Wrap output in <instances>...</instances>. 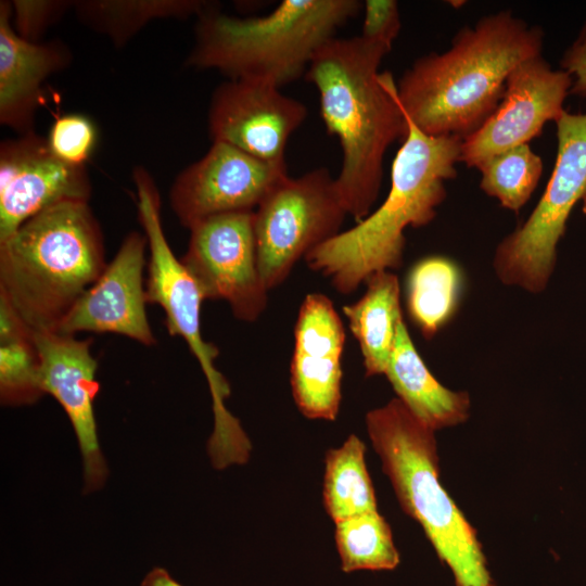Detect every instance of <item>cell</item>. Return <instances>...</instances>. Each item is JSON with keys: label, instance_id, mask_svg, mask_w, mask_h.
<instances>
[{"label": "cell", "instance_id": "cell-24", "mask_svg": "<svg viewBox=\"0 0 586 586\" xmlns=\"http://www.w3.org/2000/svg\"><path fill=\"white\" fill-rule=\"evenodd\" d=\"M365 453L364 442L351 434L340 447L326 454L323 505L334 523L378 510Z\"/></svg>", "mask_w": 586, "mask_h": 586}, {"label": "cell", "instance_id": "cell-11", "mask_svg": "<svg viewBox=\"0 0 586 586\" xmlns=\"http://www.w3.org/2000/svg\"><path fill=\"white\" fill-rule=\"evenodd\" d=\"M286 176L285 164L265 162L214 141L203 157L176 177L169 203L179 222L190 229L215 215L254 212Z\"/></svg>", "mask_w": 586, "mask_h": 586}, {"label": "cell", "instance_id": "cell-25", "mask_svg": "<svg viewBox=\"0 0 586 586\" xmlns=\"http://www.w3.org/2000/svg\"><path fill=\"white\" fill-rule=\"evenodd\" d=\"M334 539L345 573L393 570L399 563L391 527L378 510L335 522Z\"/></svg>", "mask_w": 586, "mask_h": 586}, {"label": "cell", "instance_id": "cell-17", "mask_svg": "<svg viewBox=\"0 0 586 586\" xmlns=\"http://www.w3.org/2000/svg\"><path fill=\"white\" fill-rule=\"evenodd\" d=\"M345 337L331 300L321 293L307 294L295 323L290 369L293 398L306 418L336 419Z\"/></svg>", "mask_w": 586, "mask_h": 586}, {"label": "cell", "instance_id": "cell-34", "mask_svg": "<svg viewBox=\"0 0 586 586\" xmlns=\"http://www.w3.org/2000/svg\"><path fill=\"white\" fill-rule=\"evenodd\" d=\"M491 586H493V585H491Z\"/></svg>", "mask_w": 586, "mask_h": 586}, {"label": "cell", "instance_id": "cell-6", "mask_svg": "<svg viewBox=\"0 0 586 586\" xmlns=\"http://www.w3.org/2000/svg\"><path fill=\"white\" fill-rule=\"evenodd\" d=\"M366 425L403 510L420 523L456 586H491L476 532L440 483L435 431L398 398L369 411Z\"/></svg>", "mask_w": 586, "mask_h": 586}, {"label": "cell", "instance_id": "cell-18", "mask_svg": "<svg viewBox=\"0 0 586 586\" xmlns=\"http://www.w3.org/2000/svg\"><path fill=\"white\" fill-rule=\"evenodd\" d=\"M59 40L35 42L22 38L12 23L11 2H0V123L20 135L34 131L42 85L71 62Z\"/></svg>", "mask_w": 586, "mask_h": 586}, {"label": "cell", "instance_id": "cell-33", "mask_svg": "<svg viewBox=\"0 0 586 586\" xmlns=\"http://www.w3.org/2000/svg\"><path fill=\"white\" fill-rule=\"evenodd\" d=\"M582 201H583V213L586 215V190H585Z\"/></svg>", "mask_w": 586, "mask_h": 586}, {"label": "cell", "instance_id": "cell-14", "mask_svg": "<svg viewBox=\"0 0 586 586\" xmlns=\"http://www.w3.org/2000/svg\"><path fill=\"white\" fill-rule=\"evenodd\" d=\"M307 107L267 84L228 79L213 92L208 109L212 142L219 141L273 164H285L291 135Z\"/></svg>", "mask_w": 586, "mask_h": 586}, {"label": "cell", "instance_id": "cell-5", "mask_svg": "<svg viewBox=\"0 0 586 586\" xmlns=\"http://www.w3.org/2000/svg\"><path fill=\"white\" fill-rule=\"evenodd\" d=\"M360 7L357 0H283L266 15L234 17L212 4L198 16L187 65L281 88L306 74L319 48Z\"/></svg>", "mask_w": 586, "mask_h": 586}, {"label": "cell", "instance_id": "cell-13", "mask_svg": "<svg viewBox=\"0 0 586 586\" xmlns=\"http://www.w3.org/2000/svg\"><path fill=\"white\" fill-rule=\"evenodd\" d=\"M86 166L59 160L35 131L0 144V241L38 213L62 202L91 198Z\"/></svg>", "mask_w": 586, "mask_h": 586}, {"label": "cell", "instance_id": "cell-16", "mask_svg": "<svg viewBox=\"0 0 586 586\" xmlns=\"http://www.w3.org/2000/svg\"><path fill=\"white\" fill-rule=\"evenodd\" d=\"M148 239L127 234L98 280L82 294L56 332L115 333L145 346L156 343L148 320L143 271Z\"/></svg>", "mask_w": 586, "mask_h": 586}, {"label": "cell", "instance_id": "cell-28", "mask_svg": "<svg viewBox=\"0 0 586 586\" xmlns=\"http://www.w3.org/2000/svg\"><path fill=\"white\" fill-rule=\"evenodd\" d=\"M75 1L14 0L11 2L12 23L16 33L29 41L40 36L56 22Z\"/></svg>", "mask_w": 586, "mask_h": 586}, {"label": "cell", "instance_id": "cell-8", "mask_svg": "<svg viewBox=\"0 0 586 586\" xmlns=\"http://www.w3.org/2000/svg\"><path fill=\"white\" fill-rule=\"evenodd\" d=\"M557 161L530 217L497 245L493 267L506 285L543 292L552 276L568 218L586 190V114L562 113Z\"/></svg>", "mask_w": 586, "mask_h": 586}, {"label": "cell", "instance_id": "cell-23", "mask_svg": "<svg viewBox=\"0 0 586 586\" xmlns=\"http://www.w3.org/2000/svg\"><path fill=\"white\" fill-rule=\"evenodd\" d=\"M211 5L199 0H84L73 8L84 25L119 48L154 20L200 16Z\"/></svg>", "mask_w": 586, "mask_h": 586}, {"label": "cell", "instance_id": "cell-31", "mask_svg": "<svg viewBox=\"0 0 586 586\" xmlns=\"http://www.w3.org/2000/svg\"><path fill=\"white\" fill-rule=\"evenodd\" d=\"M140 586H183L162 566H154L142 578Z\"/></svg>", "mask_w": 586, "mask_h": 586}, {"label": "cell", "instance_id": "cell-26", "mask_svg": "<svg viewBox=\"0 0 586 586\" xmlns=\"http://www.w3.org/2000/svg\"><path fill=\"white\" fill-rule=\"evenodd\" d=\"M477 168L482 174L480 188L505 208L518 213L539 181L543 161L525 143L489 158Z\"/></svg>", "mask_w": 586, "mask_h": 586}, {"label": "cell", "instance_id": "cell-27", "mask_svg": "<svg viewBox=\"0 0 586 586\" xmlns=\"http://www.w3.org/2000/svg\"><path fill=\"white\" fill-rule=\"evenodd\" d=\"M47 141L51 152L62 162L85 166L97 142V129L89 117L66 114L54 120Z\"/></svg>", "mask_w": 586, "mask_h": 586}, {"label": "cell", "instance_id": "cell-4", "mask_svg": "<svg viewBox=\"0 0 586 586\" xmlns=\"http://www.w3.org/2000/svg\"><path fill=\"white\" fill-rule=\"evenodd\" d=\"M106 265L89 202H62L0 241V295L35 332L56 331Z\"/></svg>", "mask_w": 586, "mask_h": 586}, {"label": "cell", "instance_id": "cell-21", "mask_svg": "<svg viewBox=\"0 0 586 586\" xmlns=\"http://www.w3.org/2000/svg\"><path fill=\"white\" fill-rule=\"evenodd\" d=\"M44 395L35 331L0 295V399L3 406L31 405Z\"/></svg>", "mask_w": 586, "mask_h": 586}, {"label": "cell", "instance_id": "cell-15", "mask_svg": "<svg viewBox=\"0 0 586 586\" xmlns=\"http://www.w3.org/2000/svg\"><path fill=\"white\" fill-rule=\"evenodd\" d=\"M40 359V381L67 415L81 454L84 493L100 489L109 475L102 454L93 402L100 391L98 361L91 353V339L56 331L35 332Z\"/></svg>", "mask_w": 586, "mask_h": 586}, {"label": "cell", "instance_id": "cell-12", "mask_svg": "<svg viewBox=\"0 0 586 586\" xmlns=\"http://www.w3.org/2000/svg\"><path fill=\"white\" fill-rule=\"evenodd\" d=\"M571 87L572 77L563 69L553 71L542 54L518 64L507 78L495 112L462 140L460 162L477 168L498 154L528 143L547 122L560 118Z\"/></svg>", "mask_w": 586, "mask_h": 586}, {"label": "cell", "instance_id": "cell-1", "mask_svg": "<svg viewBox=\"0 0 586 586\" xmlns=\"http://www.w3.org/2000/svg\"><path fill=\"white\" fill-rule=\"evenodd\" d=\"M390 51L360 36L333 37L315 53L305 74L318 90L326 128L339 138L336 188L356 222L378 199L386 150L407 131L396 82L391 73L379 72Z\"/></svg>", "mask_w": 586, "mask_h": 586}, {"label": "cell", "instance_id": "cell-3", "mask_svg": "<svg viewBox=\"0 0 586 586\" xmlns=\"http://www.w3.org/2000/svg\"><path fill=\"white\" fill-rule=\"evenodd\" d=\"M406 122L407 131L392 164L385 200L353 228L305 256L307 266L327 277L341 294L355 292L375 272L402 266L405 229L434 219L446 198V181L457 175L462 139L429 136L407 116Z\"/></svg>", "mask_w": 586, "mask_h": 586}, {"label": "cell", "instance_id": "cell-19", "mask_svg": "<svg viewBox=\"0 0 586 586\" xmlns=\"http://www.w3.org/2000/svg\"><path fill=\"white\" fill-rule=\"evenodd\" d=\"M384 374L397 398L432 430L454 426L468 419L469 394L451 391L433 377L415 347L404 319L397 327Z\"/></svg>", "mask_w": 586, "mask_h": 586}, {"label": "cell", "instance_id": "cell-9", "mask_svg": "<svg viewBox=\"0 0 586 586\" xmlns=\"http://www.w3.org/2000/svg\"><path fill=\"white\" fill-rule=\"evenodd\" d=\"M346 215L328 168L282 179L254 211L258 269L268 291L284 282L302 257L339 234Z\"/></svg>", "mask_w": 586, "mask_h": 586}, {"label": "cell", "instance_id": "cell-7", "mask_svg": "<svg viewBox=\"0 0 586 586\" xmlns=\"http://www.w3.org/2000/svg\"><path fill=\"white\" fill-rule=\"evenodd\" d=\"M133 180L141 226L148 239L149 260L145 283L148 303L160 305L165 313L170 335L181 336L198 359L213 400L214 429L208 440L211 458L220 463L238 461L249 455L251 443L239 420L226 408L230 385L215 367L218 348L201 333L199 286L178 259L164 232L161 201L149 173L136 168Z\"/></svg>", "mask_w": 586, "mask_h": 586}, {"label": "cell", "instance_id": "cell-22", "mask_svg": "<svg viewBox=\"0 0 586 586\" xmlns=\"http://www.w3.org/2000/svg\"><path fill=\"white\" fill-rule=\"evenodd\" d=\"M462 273L444 256L419 260L407 278V308L412 322L425 339H432L458 309Z\"/></svg>", "mask_w": 586, "mask_h": 586}, {"label": "cell", "instance_id": "cell-20", "mask_svg": "<svg viewBox=\"0 0 586 586\" xmlns=\"http://www.w3.org/2000/svg\"><path fill=\"white\" fill-rule=\"evenodd\" d=\"M365 283V294L344 306L343 313L359 344L366 375L372 377L386 371L403 314L399 282L393 272H375Z\"/></svg>", "mask_w": 586, "mask_h": 586}, {"label": "cell", "instance_id": "cell-30", "mask_svg": "<svg viewBox=\"0 0 586 586\" xmlns=\"http://www.w3.org/2000/svg\"><path fill=\"white\" fill-rule=\"evenodd\" d=\"M561 67L572 77L570 93L586 98V24L579 37L564 53Z\"/></svg>", "mask_w": 586, "mask_h": 586}, {"label": "cell", "instance_id": "cell-2", "mask_svg": "<svg viewBox=\"0 0 586 586\" xmlns=\"http://www.w3.org/2000/svg\"><path fill=\"white\" fill-rule=\"evenodd\" d=\"M543 38L510 11L483 16L447 51L417 59L403 74L396 91L405 115L429 136L463 140L495 112L512 69L542 54Z\"/></svg>", "mask_w": 586, "mask_h": 586}, {"label": "cell", "instance_id": "cell-10", "mask_svg": "<svg viewBox=\"0 0 586 586\" xmlns=\"http://www.w3.org/2000/svg\"><path fill=\"white\" fill-rule=\"evenodd\" d=\"M189 230L180 262L204 301H225L237 319L257 320L267 307L269 291L258 269L254 212L215 215Z\"/></svg>", "mask_w": 586, "mask_h": 586}, {"label": "cell", "instance_id": "cell-32", "mask_svg": "<svg viewBox=\"0 0 586 586\" xmlns=\"http://www.w3.org/2000/svg\"><path fill=\"white\" fill-rule=\"evenodd\" d=\"M450 5L459 8L464 3L463 1H449Z\"/></svg>", "mask_w": 586, "mask_h": 586}, {"label": "cell", "instance_id": "cell-29", "mask_svg": "<svg viewBox=\"0 0 586 586\" xmlns=\"http://www.w3.org/2000/svg\"><path fill=\"white\" fill-rule=\"evenodd\" d=\"M360 37L392 49L400 30L398 3L394 0H367Z\"/></svg>", "mask_w": 586, "mask_h": 586}]
</instances>
